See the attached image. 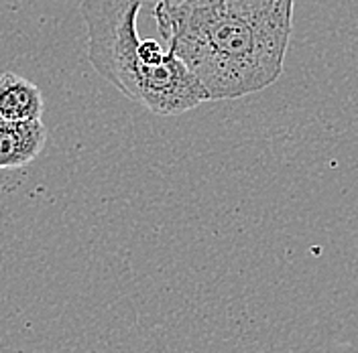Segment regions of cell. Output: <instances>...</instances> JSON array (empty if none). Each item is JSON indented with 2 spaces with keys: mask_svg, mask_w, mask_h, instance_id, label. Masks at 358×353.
<instances>
[{
  "mask_svg": "<svg viewBox=\"0 0 358 353\" xmlns=\"http://www.w3.org/2000/svg\"><path fill=\"white\" fill-rule=\"evenodd\" d=\"M295 0H183L155 4L167 49L210 102L238 100L273 86L285 67Z\"/></svg>",
  "mask_w": 358,
  "mask_h": 353,
  "instance_id": "1",
  "label": "cell"
},
{
  "mask_svg": "<svg viewBox=\"0 0 358 353\" xmlns=\"http://www.w3.org/2000/svg\"><path fill=\"white\" fill-rule=\"evenodd\" d=\"M147 0H82L88 59L127 100L157 116H181L210 102L206 89L155 39H141L136 19Z\"/></svg>",
  "mask_w": 358,
  "mask_h": 353,
  "instance_id": "2",
  "label": "cell"
},
{
  "mask_svg": "<svg viewBox=\"0 0 358 353\" xmlns=\"http://www.w3.org/2000/svg\"><path fill=\"white\" fill-rule=\"evenodd\" d=\"M49 130L41 120H0V171H17L43 153Z\"/></svg>",
  "mask_w": 358,
  "mask_h": 353,
  "instance_id": "3",
  "label": "cell"
},
{
  "mask_svg": "<svg viewBox=\"0 0 358 353\" xmlns=\"http://www.w3.org/2000/svg\"><path fill=\"white\" fill-rule=\"evenodd\" d=\"M45 110L43 91L19 73L0 75V120H41Z\"/></svg>",
  "mask_w": 358,
  "mask_h": 353,
  "instance_id": "4",
  "label": "cell"
},
{
  "mask_svg": "<svg viewBox=\"0 0 358 353\" xmlns=\"http://www.w3.org/2000/svg\"><path fill=\"white\" fill-rule=\"evenodd\" d=\"M159 2H163V4H169V6H173V4H179V2H183V0H159Z\"/></svg>",
  "mask_w": 358,
  "mask_h": 353,
  "instance_id": "5",
  "label": "cell"
}]
</instances>
